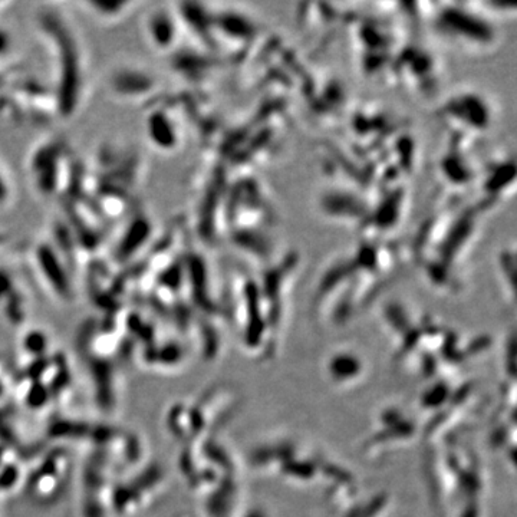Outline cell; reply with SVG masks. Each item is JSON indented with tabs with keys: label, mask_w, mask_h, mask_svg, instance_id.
Here are the masks:
<instances>
[{
	"label": "cell",
	"mask_w": 517,
	"mask_h": 517,
	"mask_svg": "<svg viewBox=\"0 0 517 517\" xmlns=\"http://www.w3.org/2000/svg\"><path fill=\"white\" fill-rule=\"evenodd\" d=\"M38 28L51 48L57 75V110L59 117L71 120L84 102V55L77 36L61 13L45 11L39 16Z\"/></svg>",
	"instance_id": "1"
},
{
	"label": "cell",
	"mask_w": 517,
	"mask_h": 517,
	"mask_svg": "<svg viewBox=\"0 0 517 517\" xmlns=\"http://www.w3.org/2000/svg\"><path fill=\"white\" fill-rule=\"evenodd\" d=\"M64 148L59 143H45L29 157V177L39 196L54 197L64 179Z\"/></svg>",
	"instance_id": "2"
},
{
	"label": "cell",
	"mask_w": 517,
	"mask_h": 517,
	"mask_svg": "<svg viewBox=\"0 0 517 517\" xmlns=\"http://www.w3.org/2000/svg\"><path fill=\"white\" fill-rule=\"evenodd\" d=\"M153 78L140 68L118 67L108 77V91L114 98L133 101L150 94Z\"/></svg>",
	"instance_id": "3"
},
{
	"label": "cell",
	"mask_w": 517,
	"mask_h": 517,
	"mask_svg": "<svg viewBox=\"0 0 517 517\" xmlns=\"http://www.w3.org/2000/svg\"><path fill=\"white\" fill-rule=\"evenodd\" d=\"M144 34L148 44L158 51H166L176 41V25L167 11H154L147 16Z\"/></svg>",
	"instance_id": "4"
},
{
	"label": "cell",
	"mask_w": 517,
	"mask_h": 517,
	"mask_svg": "<svg viewBox=\"0 0 517 517\" xmlns=\"http://www.w3.org/2000/svg\"><path fill=\"white\" fill-rule=\"evenodd\" d=\"M146 134L148 141L160 151H171L177 146L176 127L163 111H154L146 118Z\"/></svg>",
	"instance_id": "5"
},
{
	"label": "cell",
	"mask_w": 517,
	"mask_h": 517,
	"mask_svg": "<svg viewBox=\"0 0 517 517\" xmlns=\"http://www.w3.org/2000/svg\"><path fill=\"white\" fill-rule=\"evenodd\" d=\"M138 3L135 2H82L79 8L84 9L85 13L92 16L95 21L105 23V25H114L124 21L131 12L137 8Z\"/></svg>",
	"instance_id": "6"
},
{
	"label": "cell",
	"mask_w": 517,
	"mask_h": 517,
	"mask_svg": "<svg viewBox=\"0 0 517 517\" xmlns=\"http://www.w3.org/2000/svg\"><path fill=\"white\" fill-rule=\"evenodd\" d=\"M147 217H134L133 222L125 227L123 235L120 237L117 249H115V256L120 262L134 258L137 255V250L144 245L148 235Z\"/></svg>",
	"instance_id": "7"
},
{
	"label": "cell",
	"mask_w": 517,
	"mask_h": 517,
	"mask_svg": "<svg viewBox=\"0 0 517 517\" xmlns=\"http://www.w3.org/2000/svg\"><path fill=\"white\" fill-rule=\"evenodd\" d=\"M13 200V186L8 171L0 163V210L8 209Z\"/></svg>",
	"instance_id": "8"
},
{
	"label": "cell",
	"mask_w": 517,
	"mask_h": 517,
	"mask_svg": "<svg viewBox=\"0 0 517 517\" xmlns=\"http://www.w3.org/2000/svg\"><path fill=\"white\" fill-rule=\"evenodd\" d=\"M13 38L6 29L0 28V58L6 57L12 51Z\"/></svg>",
	"instance_id": "9"
},
{
	"label": "cell",
	"mask_w": 517,
	"mask_h": 517,
	"mask_svg": "<svg viewBox=\"0 0 517 517\" xmlns=\"http://www.w3.org/2000/svg\"><path fill=\"white\" fill-rule=\"evenodd\" d=\"M3 243V239H2V236H0V245H2Z\"/></svg>",
	"instance_id": "10"
}]
</instances>
